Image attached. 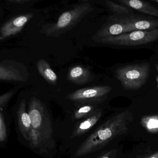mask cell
Instances as JSON below:
<instances>
[{"label":"cell","instance_id":"1","mask_svg":"<svg viewBox=\"0 0 158 158\" xmlns=\"http://www.w3.org/2000/svg\"><path fill=\"white\" fill-rule=\"evenodd\" d=\"M134 119L129 110L120 113L100 126L78 148L75 157L85 156L103 148L111 140L125 134Z\"/></svg>","mask_w":158,"mask_h":158},{"label":"cell","instance_id":"2","mask_svg":"<svg viewBox=\"0 0 158 158\" xmlns=\"http://www.w3.org/2000/svg\"><path fill=\"white\" fill-rule=\"evenodd\" d=\"M93 10L91 5L85 2L75 5L72 10L63 13L56 23L45 25L42 31L48 36H58L71 30Z\"/></svg>","mask_w":158,"mask_h":158},{"label":"cell","instance_id":"3","mask_svg":"<svg viewBox=\"0 0 158 158\" xmlns=\"http://www.w3.org/2000/svg\"><path fill=\"white\" fill-rule=\"evenodd\" d=\"M151 71L148 62L127 64L115 70V76L125 90L139 89L147 82Z\"/></svg>","mask_w":158,"mask_h":158},{"label":"cell","instance_id":"4","mask_svg":"<svg viewBox=\"0 0 158 158\" xmlns=\"http://www.w3.org/2000/svg\"><path fill=\"white\" fill-rule=\"evenodd\" d=\"M158 40V28L151 31H133L119 35L102 39V44L120 47L140 46L154 42Z\"/></svg>","mask_w":158,"mask_h":158},{"label":"cell","instance_id":"5","mask_svg":"<svg viewBox=\"0 0 158 158\" xmlns=\"http://www.w3.org/2000/svg\"><path fill=\"white\" fill-rule=\"evenodd\" d=\"M28 114L32 128L40 133L44 140L49 139L52 135V126L43 103L35 97L32 98L29 102Z\"/></svg>","mask_w":158,"mask_h":158},{"label":"cell","instance_id":"6","mask_svg":"<svg viewBox=\"0 0 158 158\" xmlns=\"http://www.w3.org/2000/svg\"><path fill=\"white\" fill-rule=\"evenodd\" d=\"M111 90L112 88L109 86L84 88L70 93L67 98L70 100L77 102H94L105 98Z\"/></svg>","mask_w":158,"mask_h":158},{"label":"cell","instance_id":"7","mask_svg":"<svg viewBox=\"0 0 158 158\" xmlns=\"http://www.w3.org/2000/svg\"><path fill=\"white\" fill-rule=\"evenodd\" d=\"M28 77L27 69L23 64L10 60L3 61L1 63V81L25 82Z\"/></svg>","mask_w":158,"mask_h":158},{"label":"cell","instance_id":"8","mask_svg":"<svg viewBox=\"0 0 158 158\" xmlns=\"http://www.w3.org/2000/svg\"><path fill=\"white\" fill-rule=\"evenodd\" d=\"M127 15L114 14L110 16L106 23L93 37L97 41L102 39L125 34L126 18Z\"/></svg>","mask_w":158,"mask_h":158},{"label":"cell","instance_id":"9","mask_svg":"<svg viewBox=\"0 0 158 158\" xmlns=\"http://www.w3.org/2000/svg\"><path fill=\"white\" fill-rule=\"evenodd\" d=\"M158 28V19L139 15H133L126 18L125 33L133 31H151Z\"/></svg>","mask_w":158,"mask_h":158},{"label":"cell","instance_id":"10","mask_svg":"<svg viewBox=\"0 0 158 158\" xmlns=\"http://www.w3.org/2000/svg\"><path fill=\"white\" fill-rule=\"evenodd\" d=\"M34 16V14L30 13L15 16L8 20L0 29L1 41L20 33Z\"/></svg>","mask_w":158,"mask_h":158},{"label":"cell","instance_id":"11","mask_svg":"<svg viewBox=\"0 0 158 158\" xmlns=\"http://www.w3.org/2000/svg\"><path fill=\"white\" fill-rule=\"evenodd\" d=\"M17 116L20 131L24 138L28 141L32 128V124L30 115L26 111V104L25 99L22 100L20 102L17 110Z\"/></svg>","mask_w":158,"mask_h":158},{"label":"cell","instance_id":"12","mask_svg":"<svg viewBox=\"0 0 158 158\" xmlns=\"http://www.w3.org/2000/svg\"><path fill=\"white\" fill-rule=\"evenodd\" d=\"M118 2L143 14L158 17V8L149 2L139 0H118Z\"/></svg>","mask_w":158,"mask_h":158},{"label":"cell","instance_id":"13","mask_svg":"<svg viewBox=\"0 0 158 158\" xmlns=\"http://www.w3.org/2000/svg\"><path fill=\"white\" fill-rule=\"evenodd\" d=\"M93 76L89 70L82 66H75L69 70L68 78L76 85L87 84L92 81Z\"/></svg>","mask_w":158,"mask_h":158},{"label":"cell","instance_id":"14","mask_svg":"<svg viewBox=\"0 0 158 158\" xmlns=\"http://www.w3.org/2000/svg\"><path fill=\"white\" fill-rule=\"evenodd\" d=\"M101 116V112H98L93 114L85 120L80 123L76 127L73 133V136H78L87 133L97 123Z\"/></svg>","mask_w":158,"mask_h":158},{"label":"cell","instance_id":"15","mask_svg":"<svg viewBox=\"0 0 158 158\" xmlns=\"http://www.w3.org/2000/svg\"><path fill=\"white\" fill-rule=\"evenodd\" d=\"M37 67L40 75L48 83L51 85H56L58 79L57 75L47 61L43 59L39 60L37 63Z\"/></svg>","mask_w":158,"mask_h":158},{"label":"cell","instance_id":"16","mask_svg":"<svg viewBox=\"0 0 158 158\" xmlns=\"http://www.w3.org/2000/svg\"><path fill=\"white\" fill-rule=\"evenodd\" d=\"M142 126L150 133H158V115H150L142 117Z\"/></svg>","mask_w":158,"mask_h":158},{"label":"cell","instance_id":"17","mask_svg":"<svg viewBox=\"0 0 158 158\" xmlns=\"http://www.w3.org/2000/svg\"><path fill=\"white\" fill-rule=\"evenodd\" d=\"M106 3L109 9L115 14L123 15L127 16H130L134 14L132 9L129 7L108 0L106 1Z\"/></svg>","mask_w":158,"mask_h":158},{"label":"cell","instance_id":"18","mask_svg":"<svg viewBox=\"0 0 158 158\" xmlns=\"http://www.w3.org/2000/svg\"><path fill=\"white\" fill-rule=\"evenodd\" d=\"M28 141H30L31 146L33 148H37L41 144L42 141H44L40 133L31 128L29 135Z\"/></svg>","mask_w":158,"mask_h":158},{"label":"cell","instance_id":"19","mask_svg":"<svg viewBox=\"0 0 158 158\" xmlns=\"http://www.w3.org/2000/svg\"><path fill=\"white\" fill-rule=\"evenodd\" d=\"M19 87H16L13 89H11L5 94L0 96V107L1 109L3 110V108L5 106L7 102L13 97L14 95L16 93Z\"/></svg>","mask_w":158,"mask_h":158},{"label":"cell","instance_id":"20","mask_svg":"<svg viewBox=\"0 0 158 158\" xmlns=\"http://www.w3.org/2000/svg\"><path fill=\"white\" fill-rule=\"evenodd\" d=\"M94 110V107L91 105H88L82 106L75 113L74 118L79 119L85 117Z\"/></svg>","mask_w":158,"mask_h":158},{"label":"cell","instance_id":"21","mask_svg":"<svg viewBox=\"0 0 158 158\" xmlns=\"http://www.w3.org/2000/svg\"><path fill=\"white\" fill-rule=\"evenodd\" d=\"M7 133L6 124L4 120V114L2 113V109H1L0 112V141L4 142L7 138Z\"/></svg>","mask_w":158,"mask_h":158},{"label":"cell","instance_id":"22","mask_svg":"<svg viewBox=\"0 0 158 158\" xmlns=\"http://www.w3.org/2000/svg\"><path fill=\"white\" fill-rule=\"evenodd\" d=\"M116 151H111L109 152L105 153L104 155H102L99 158H112L113 157V155H114V153L116 152Z\"/></svg>","mask_w":158,"mask_h":158},{"label":"cell","instance_id":"23","mask_svg":"<svg viewBox=\"0 0 158 158\" xmlns=\"http://www.w3.org/2000/svg\"><path fill=\"white\" fill-rule=\"evenodd\" d=\"M10 2H15V3H18V4H22V3H25V2H28L29 1L28 0H14V1H9Z\"/></svg>","mask_w":158,"mask_h":158},{"label":"cell","instance_id":"24","mask_svg":"<svg viewBox=\"0 0 158 158\" xmlns=\"http://www.w3.org/2000/svg\"><path fill=\"white\" fill-rule=\"evenodd\" d=\"M145 158H158V151Z\"/></svg>","mask_w":158,"mask_h":158},{"label":"cell","instance_id":"25","mask_svg":"<svg viewBox=\"0 0 158 158\" xmlns=\"http://www.w3.org/2000/svg\"><path fill=\"white\" fill-rule=\"evenodd\" d=\"M155 68H156L157 73H158V64H155ZM156 81H157V88H158V75H157V76H156Z\"/></svg>","mask_w":158,"mask_h":158},{"label":"cell","instance_id":"26","mask_svg":"<svg viewBox=\"0 0 158 158\" xmlns=\"http://www.w3.org/2000/svg\"><path fill=\"white\" fill-rule=\"evenodd\" d=\"M152 1L158 3V0H152Z\"/></svg>","mask_w":158,"mask_h":158}]
</instances>
